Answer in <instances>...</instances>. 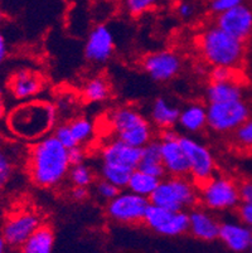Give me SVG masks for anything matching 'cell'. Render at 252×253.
Returning a JSON list of instances; mask_svg holds the SVG:
<instances>
[{
    "label": "cell",
    "mask_w": 252,
    "mask_h": 253,
    "mask_svg": "<svg viewBox=\"0 0 252 253\" xmlns=\"http://www.w3.org/2000/svg\"><path fill=\"white\" fill-rule=\"evenodd\" d=\"M71 169L68 149L53 134L33 142L27 154V172L32 183L42 189L61 185Z\"/></svg>",
    "instance_id": "1"
},
{
    "label": "cell",
    "mask_w": 252,
    "mask_h": 253,
    "mask_svg": "<svg viewBox=\"0 0 252 253\" xmlns=\"http://www.w3.org/2000/svg\"><path fill=\"white\" fill-rule=\"evenodd\" d=\"M58 119L57 106L45 100L23 101L8 115L10 132L25 141L36 142L53 134Z\"/></svg>",
    "instance_id": "2"
},
{
    "label": "cell",
    "mask_w": 252,
    "mask_h": 253,
    "mask_svg": "<svg viewBox=\"0 0 252 253\" xmlns=\"http://www.w3.org/2000/svg\"><path fill=\"white\" fill-rule=\"evenodd\" d=\"M197 48L203 61L211 67L241 70L246 61L247 43L228 34L214 23L200 32Z\"/></svg>",
    "instance_id": "3"
},
{
    "label": "cell",
    "mask_w": 252,
    "mask_h": 253,
    "mask_svg": "<svg viewBox=\"0 0 252 253\" xmlns=\"http://www.w3.org/2000/svg\"><path fill=\"white\" fill-rule=\"evenodd\" d=\"M107 121L115 137L136 148H144L154 140V126L133 106H119L108 112Z\"/></svg>",
    "instance_id": "4"
},
{
    "label": "cell",
    "mask_w": 252,
    "mask_h": 253,
    "mask_svg": "<svg viewBox=\"0 0 252 253\" xmlns=\"http://www.w3.org/2000/svg\"><path fill=\"white\" fill-rule=\"evenodd\" d=\"M150 203L169 211H191L200 204L197 184L189 176L163 178L151 195Z\"/></svg>",
    "instance_id": "5"
},
{
    "label": "cell",
    "mask_w": 252,
    "mask_h": 253,
    "mask_svg": "<svg viewBox=\"0 0 252 253\" xmlns=\"http://www.w3.org/2000/svg\"><path fill=\"white\" fill-rule=\"evenodd\" d=\"M200 204L208 211H232L241 203L240 183L230 176L214 175L209 180L198 186Z\"/></svg>",
    "instance_id": "6"
},
{
    "label": "cell",
    "mask_w": 252,
    "mask_h": 253,
    "mask_svg": "<svg viewBox=\"0 0 252 253\" xmlns=\"http://www.w3.org/2000/svg\"><path fill=\"white\" fill-rule=\"evenodd\" d=\"M208 130L217 135H232L252 116L251 105L245 98L207 105Z\"/></svg>",
    "instance_id": "7"
},
{
    "label": "cell",
    "mask_w": 252,
    "mask_h": 253,
    "mask_svg": "<svg viewBox=\"0 0 252 253\" xmlns=\"http://www.w3.org/2000/svg\"><path fill=\"white\" fill-rule=\"evenodd\" d=\"M180 144L188 159L189 178L197 184V186L202 185L216 175V159L207 145L188 135L180 136Z\"/></svg>",
    "instance_id": "8"
},
{
    "label": "cell",
    "mask_w": 252,
    "mask_h": 253,
    "mask_svg": "<svg viewBox=\"0 0 252 253\" xmlns=\"http://www.w3.org/2000/svg\"><path fill=\"white\" fill-rule=\"evenodd\" d=\"M150 199L136 193L125 190L106 203V214L120 224H140L150 206Z\"/></svg>",
    "instance_id": "9"
},
{
    "label": "cell",
    "mask_w": 252,
    "mask_h": 253,
    "mask_svg": "<svg viewBox=\"0 0 252 253\" xmlns=\"http://www.w3.org/2000/svg\"><path fill=\"white\" fill-rule=\"evenodd\" d=\"M143 223L161 236L178 237L189 232V213L187 211H169L150 204Z\"/></svg>",
    "instance_id": "10"
},
{
    "label": "cell",
    "mask_w": 252,
    "mask_h": 253,
    "mask_svg": "<svg viewBox=\"0 0 252 253\" xmlns=\"http://www.w3.org/2000/svg\"><path fill=\"white\" fill-rule=\"evenodd\" d=\"M41 224L42 219L37 211L19 209L5 218L0 234L9 248H20Z\"/></svg>",
    "instance_id": "11"
},
{
    "label": "cell",
    "mask_w": 252,
    "mask_h": 253,
    "mask_svg": "<svg viewBox=\"0 0 252 253\" xmlns=\"http://www.w3.org/2000/svg\"><path fill=\"white\" fill-rule=\"evenodd\" d=\"M179 132L175 128L161 130L159 135L160 153L166 175L189 176V165L184 149L180 144Z\"/></svg>",
    "instance_id": "12"
},
{
    "label": "cell",
    "mask_w": 252,
    "mask_h": 253,
    "mask_svg": "<svg viewBox=\"0 0 252 253\" xmlns=\"http://www.w3.org/2000/svg\"><path fill=\"white\" fill-rule=\"evenodd\" d=\"M142 67L152 81L165 84L179 75L183 68V59L174 50L160 49L144 56Z\"/></svg>",
    "instance_id": "13"
},
{
    "label": "cell",
    "mask_w": 252,
    "mask_h": 253,
    "mask_svg": "<svg viewBox=\"0 0 252 253\" xmlns=\"http://www.w3.org/2000/svg\"><path fill=\"white\" fill-rule=\"evenodd\" d=\"M116 49L112 31L105 24L96 25L87 37L85 44V58L92 64H103L110 61Z\"/></svg>",
    "instance_id": "14"
},
{
    "label": "cell",
    "mask_w": 252,
    "mask_h": 253,
    "mask_svg": "<svg viewBox=\"0 0 252 253\" xmlns=\"http://www.w3.org/2000/svg\"><path fill=\"white\" fill-rule=\"evenodd\" d=\"M214 24L235 38L247 43L252 38V8L246 3L214 17Z\"/></svg>",
    "instance_id": "15"
},
{
    "label": "cell",
    "mask_w": 252,
    "mask_h": 253,
    "mask_svg": "<svg viewBox=\"0 0 252 253\" xmlns=\"http://www.w3.org/2000/svg\"><path fill=\"white\" fill-rule=\"evenodd\" d=\"M100 156L102 164L120 165L135 170L142 159V148H136L115 137L101 148Z\"/></svg>",
    "instance_id": "16"
},
{
    "label": "cell",
    "mask_w": 252,
    "mask_h": 253,
    "mask_svg": "<svg viewBox=\"0 0 252 253\" xmlns=\"http://www.w3.org/2000/svg\"><path fill=\"white\" fill-rule=\"evenodd\" d=\"M8 88L15 100H33L45 88V80L36 71L20 68L9 77Z\"/></svg>",
    "instance_id": "17"
},
{
    "label": "cell",
    "mask_w": 252,
    "mask_h": 253,
    "mask_svg": "<svg viewBox=\"0 0 252 253\" xmlns=\"http://www.w3.org/2000/svg\"><path fill=\"white\" fill-rule=\"evenodd\" d=\"M189 213V232L197 239L211 242L219 237L221 223L207 208L194 207Z\"/></svg>",
    "instance_id": "18"
},
{
    "label": "cell",
    "mask_w": 252,
    "mask_h": 253,
    "mask_svg": "<svg viewBox=\"0 0 252 253\" xmlns=\"http://www.w3.org/2000/svg\"><path fill=\"white\" fill-rule=\"evenodd\" d=\"M218 238L228 250L245 252L251 247L252 229L241 222H223L221 223Z\"/></svg>",
    "instance_id": "19"
},
{
    "label": "cell",
    "mask_w": 252,
    "mask_h": 253,
    "mask_svg": "<svg viewBox=\"0 0 252 253\" xmlns=\"http://www.w3.org/2000/svg\"><path fill=\"white\" fill-rule=\"evenodd\" d=\"M178 125L187 134L197 135L208 130L207 106L202 102H191L180 109Z\"/></svg>",
    "instance_id": "20"
},
{
    "label": "cell",
    "mask_w": 252,
    "mask_h": 253,
    "mask_svg": "<svg viewBox=\"0 0 252 253\" xmlns=\"http://www.w3.org/2000/svg\"><path fill=\"white\" fill-rule=\"evenodd\" d=\"M149 115L152 126L161 131L166 128H174L175 125H178L180 109L168 98L158 97L152 102Z\"/></svg>",
    "instance_id": "21"
},
{
    "label": "cell",
    "mask_w": 252,
    "mask_h": 253,
    "mask_svg": "<svg viewBox=\"0 0 252 253\" xmlns=\"http://www.w3.org/2000/svg\"><path fill=\"white\" fill-rule=\"evenodd\" d=\"M208 103L227 102L245 98L244 86L241 81L209 82L205 89Z\"/></svg>",
    "instance_id": "22"
},
{
    "label": "cell",
    "mask_w": 252,
    "mask_h": 253,
    "mask_svg": "<svg viewBox=\"0 0 252 253\" xmlns=\"http://www.w3.org/2000/svg\"><path fill=\"white\" fill-rule=\"evenodd\" d=\"M54 232L47 223H42L19 248V253H52Z\"/></svg>",
    "instance_id": "23"
},
{
    "label": "cell",
    "mask_w": 252,
    "mask_h": 253,
    "mask_svg": "<svg viewBox=\"0 0 252 253\" xmlns=\"http://www.w3.org/2000/svg\"><path fill=\"white\" fill-rule=\"evenodd\" d=\"M138 169L159 179L165 178L166 172L163 160H161L159 140H152L149 144L145 145L144 148H142V159H140Z\"/></svg>",
    "instance_id": "24"
},
{
    "label": "cell",
    "mask_w": 252,
    "mask_h": 253,
    "mask_svg": "<svg viewBox=\"0 0 252 253\" xmlns=\"http://www.w3.org/2000/svg\"><path fill=\"white\" fill-rule=\"evenodd\" d=\"M82 97L90 103L105 102L111 97V84L102 75L89 78L82 87Z\"/></svg>",
    "instance_id": "25"
},
{
    "label": "cell",
    "mask_w": 252,
    "mask_h": 253,
    "mask_svg": "<svg viewBox=\"0 0 252 253\" xmlns=\"http://www.w3.org/2000/svg\"><path fill=\"white\" fill-rule=\"evenodd\" d=\"M160 180L161 179L150 175V174L143 171V170L135 169L131 174L126 189L139 195H143V197L150 198V195L156 189V186L159 185Z\"/></svg>",
    "instance_id": "26"
},
{
    "label": "cell",
    "mask_w": 252,
    "mask_h": 253,
    "mask_svg": "<svg viewBox=\"0 0 252 253\" xmlns=\"http://www.w3.org/2000/svg\"><path fill=\"white\" fill-rule=\"evenodd\" d=\"M231 146L242 154H252V116L231 135Z\"/></svg>",
    "instance_id": "27"
},
{
    "label": "cell",
    "mask_w": 252,
    "mask_h": 253,
    "mask_svg": "<svg viewBox=\"0 0 252 253\" xmlns=\"http://www.w3.org/2000/svg\"><path fill=\"white\" fill-rule=\"evenodd\" d=\"M133 171L134 170L125 167H120V165L102 164V167H101V178L110 181V183H112L122 190L128 188L129 180H130Z\"/></svg>",
    "instance_id": "28"
},
{
    "label": "cell",
    "mask_w": 252,
    "mask_h": 253,
    "mask_svg": "<svg viewBox=\"0 0 252 253\" xmlns=\"http://www.w3.org/2000/svg\"><path fill=\"white\" fill-rule=\"evenodd\" d=\"M68 125L78 145L87 144L95 134L94 123L87 117H75L68 121Z\"/></svg>",
    "instance_id": "29"
},
{
    "label": "cell",
    "mask_w": 252,
    "mask_h": 253,
    "mask_svg": "<svg viewBox=\"0 0 252 253\" xmlns=\"http://www.w3.org/2000/svg\"><path fill=\"white\" fill-rule=\"evenodd\" d=\"M67 179L69 180L71 185L75 186H87V188H90L92 184L96 183V176H95L94 170L90 165L85 164V163L71 167Z\"/></svg>",
    "instance_id": "30"
},
{
    "label": "cell",
    "mask_w": 252,
    "mask_h": 253,
    "mask_svg": "<svg viewBox=\"0 0 252 253\" xmlns=\"http://www.w3.org/2000/svg\"><path fill=\"white\" fill-rule=\"evenodd\" d=\"M163 0H121L122 6L129 15L134 18L143 17L159 8Z\"/></svg>",
    "instance_id": "31"
},
{
    "label": "cell",
    "mask_w": 252,
    "mask_h": 253,
    "mask_svg": "<svg viewBox=\"0 0 252 253\" xmlns=\"http://www.w3.org/2000/svg\"><path fill=\"white\" fill-rule=\"evenodd\" d=\"M15 164L13 155L5 148L0 146V188H4L13 176Z\"/></svg>",
    "instance_id": "32"
},
{
    "label": "cell",
    "mask_w": 252,
    "mask_h": 253,
    "mask_svg": "<svg viewBox=\"0 0 252 253\" xmlns=\"http://www.w3.org/2000/svg\"><path fill=\"white\" fill-rule=\"evenodd\" d=\"M244 3L245 0H207V9L209 14L217 17Z\"/></svg>",
    "instance_id": "33"
},
{
    "label": "cell",
    "mask_w": 252,
    "mask_h": 253,
    "mask_svg": "<svg viewBox=\"0 0 252 253\" xmlns=\"http://www.w3.org/2000/svg\"><path fill=\"white\" fill-rule=\"evenodd\" d=\"M95 192H96L97 197L107 203L108 201L114 199V198L121 192V189L117 188L116 185H114L112 183H110V181L101 178L100 180H97L96 183H95Z\"/></svg>",
    "instance_id": "34"
},
{
    "label": "cell",
    "mask_w": 252,
    "mask_h": 253,
    "mask_svg": "<svg viewBox=\"0 0 252 253\" xmlns=\"http://www.w3.org/2000/svg\"><path fill=\"white\" fill-rule=\"evenodd\" d=\"M240 70L230 67H212L209 73V82L240 81Z\"/></svg>",
    "instance_id": "35"
},
{
    "label": "cell",
    "mask_w": 252,
    "mask_h": 253,
    "mask_svg": "<svg viewBox=\"0 0 252 253\" xmlns=\"http://www.w3.org/2000/svg\"><path fill=\"white\" fill-rule=\"evenodd\" d=\"M53 135L57 137L59 142H61L63 146H66L67 149H71L73 146H77V142H76L75 137L72 135V131L69 128L68 123L59 124V125L55 126L54 131H53Z\"/></svg>",
    "instance_id": "36"
},
{
    "label": "cell",
    "mask_w": 252,
    "mask_h": 253,
    "mask_svg": "<svg viewBox=\"0 0 252 253\" xmlns=\"http://www.w3.org/2000/svg\"><path fill=\"white\" fill-rule=\"evenodd\" d=\"M175 15L179 19L188 22V20L193 19L197 13V6L192 0H178L177 4L174 6Z\"/></svg>",
    "instance_id": "37"
},
{
    "label": "cell",
    "mask_w": 252,
    "mask_h": 253,
    "mask_svg": "<svg viewBox=\"0 0 252 253\" xmlns=\"http://www.w3.org/2000/svg\"><path fill=\"white\" fill-rule=\"evenodd\" d=\"M236 213H237L240 222L252 229V202L241 201L239 207L236 208Z\"/></svg>",
    "instance_id": "38"
},
{
    "label": "cell",
    "mask_w": 252,
    "mask_h": 253,
    "mask_svg": "<svg viewBox=\"0 0 252 253\" xmlns=\"http://www.w3.org/2000/svg\"><path fill=\"white\" fill-rule=\"evenodd\" d=\"M68 156L71 167L82 164L86 160V150L83 148V145H77V146H73V148L68 149Z\"/></svg>",
    "instance_id": "39"
},
{
    "label": "cell",
    "mask_w": 252,
    "mask_h": 253,
    "mask_svg": "<svg viewBox=\"0 0 252 253\" xmlns=\"http://www.w3.org/2000/svg\"><path fill=\"white\" fill-rule=\"evenodd\" d=\"M69 198L75 202H85L90 198V188L87 186H71Z\"/></svg>",
    "instance_id": "40"
},
{
    "label": "cell",
    "mask_w": 252,
    "mask_h": 253,
    "mask_svg": "<svg viewBox=\"0 0 252 253\" xmlns=\"http://www.w3.org/2000/svg\"><path fill=\"white\" fill-rule=\"evenodd\" d=\"M240 195L242 201L252 202V180H245L240 183Z\"/></svg>",
    "instance_id": "41"
},
{
    "label": "cell",
    "mask_w": 252,
    "mask_h": 253,
    "mask_svg": "<svg viewBox=\"0 0 252 253\" xmlns=\"http://www.w3.org/2000/svg\"><path fill=\"white\" fill-rule=\"evenodd\" d=\"M8 57V44H6V39L3 36V33L0 32V66L3 64Z\"/></svg>",
    "instance_id": "42"
},
{
    "label": "cell",
    "mask_w": 252,
    "mask_h": 253,
    "mask_svg": "<svg viewBox=\"0 0 252 253\" xmlns=\"http://www.w3.org/2000/svg\"><path fill=\"white\" fill-rule=\"evenodd\" d=\"M9 246L6 245L5 239L3 238V236L0 234V253H8Z\"/></svg>",
    "instance_id": "43"
},
{
    "label": "cell",
    "mask_w": 252,
    "mask_h": 253,
    "mask_svg": "<svg viewBox=\"0 0 252 253\" xmlns=\"http://www.w3.org/2000/svg\"><path fill=\"white\" fill-rule=\"evenodd\" d=\"M4 18H5V15H4V11H3V9L0 8V24H1V23H3Z\"/></svg>",
    "instance_id": "44"
},
{
    "label": "cell",
    "mask_w": 252,
    "mask_h": 253,
    "mask_svg": "<svg viewBox=\"0 0 252 253\" xmlns=\"http://www.w3.org/2000/svg\"><path fill=\"white\" fill-rule=\"evenodd\" d=\"M250 250H251V252H252V243H251V247H250Z\"/></svg>",
    "instance_id": "45"
}]
</instances>
